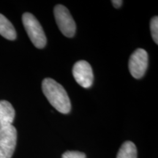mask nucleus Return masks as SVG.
<instances>
[{
	"label": "nucleus",
	"instance_id": "nucleus-5",
	"mask_svg": "<svg viewBox=\"0 0 158 158\" xmlns=\"http://www.w3.org/2000/svg\"><path fill=\"white\" fill-rule=\"evenodd\" d=\"M17 141V130L11 125L0 131V158H11Z\"/></svg>",
	"mask_w": 158,
	"mask_h": 158
},
{
	"label": "nucleus",
	"instance_id": "nucleus-8",
	"mask_svg": "<svg viewBox=\"0 0 158 158\" xmlns=\"http://www.w3.org/2000/svg\"><path fill=\"white\" fill-rule=\"evenodd\" d=\"M0 35L9 40H14L16 38V31L13 25L5 15L1 13H0Z\"/></svg>",
	"mask_w": 158,
	"mask_h": 158
},
{
	"label": "nucleus",
	"instance_id": "nucleus-1",
	"mask_svg": "<svg viewBox=\"0 0 158 158\" xmlns=\"http://www.w3.org/2000/svg\"><path fill=\"white\" fill-rule=\"evenodd\" d=\"M42 89L48 102L56 110L64 114L70 111V100L62 85L54 79L47 78L43 81Z\"/></svg>",
	"mask_w": 158,
	"mask_h": 158
},
{
	"label": "nucleus",
	"instance_id": "nucleus-11",
	"mask_svg": "<svg viewBox=\"0 0 158 158\" xmlns=\"http://www.w3.org/2000/svg\"><path fill=\"white\" fill-rule=\"evenodd\" d=\"M62 158H86V155L81 152L68 151L63 154Z\"/></svg>",
	"mask_w": 158,
	"mask_h": 158
},
{
	"label": "nucleus",
	"instance_id": "nucleus-3",
	"mask_svg": "<svg viewBox=\"0 0 158 158\" xmlns=\"http://www.w3.org/2000/svg\"><path fill=\"white\" fill-rule=\"evenodd\" d=\"M54 13L61 32L68 37H73L76 33V25L68 9L64 5H57L55 6Z\"/></svg>",
	"mask_w": 158,
	"mask_h": 158
},
{
	"label": "nucleus",
	"instance_id": "nucleus-2",
	"mask_svg": "<svg viewBox=\"0 0 158 158\" xmlns=\"http://www.w3.org/2000/svg\"><path fill=\"white\" fill-rule=\"evenodd\" d=\"M22 22L33 45L37 48H44L47 43L46 37L36 18L31 13H25L22 15Z\"/></svg>",
	"mask_w": 158,
	"mask_h": 158
},
{
	"label": "nucleus",
	"instance_id": "nucleus-7",
	"mask_svg": "<svg viewBox=\"0 0 158 158\" xmlns=\"http://www.w3.org/2000/svg\"><path fill=\"white\" fill-rule=\"evenodd\" d=\"M15 112L8 101L0 100V131L13 125Z\"/></svg>",
	"mask_w": 158,
	"mask_h": 158
},
{
	"label": "nucleus",
	"instance_id": "nucleus-4",
	"mask_svg": "<svg viewBox=\"0 0 158 158\" xmlns=\"http://www.w3.org/2000/svg\"><path fill=\"white\" fill-rule=\"evenodd\" d=\"M148 53L143 48H138L134 51L129 59V70L131 76L136 79L142 78L148 68Z\"/></svg>",
	"mask_w": 158,
	"mask_h": 158
},
{
	"label": "nucleus",
	"instance_id": "nucleus-10",
	"mask_svg": "<svg viewBox=\"0 0 158 158\" xmlns=\"http://www.w3.org/2000/svg\"><path fill=\"white\" fill-rule=\"evenodd\" d=\"M150 29H151V35L153 40L156 44L158 43V17L155 16L150 21Z\"/></svg>",
	"mask_w": 158,
	"mask_h": 158
},
{
	"label": "nucleus",
	"instance_id": "nucleus-6",
	"mask_svg": "<svg viewBox=\"0 0 158 158\" xmlns=\"http://www.w3.org/2000/svg\"><path fill=\"white\" fill-rule=\"evenodd\" d=\"M73 75L76 82L84 88H89L92 85L94 75L91 65L84 60L76 62L73 68Z\"/></svg>",
	"mask_w": 158,
	"mask_h": 158
},
{
	"label": "nucleus",
	"instance_id": "nucleus-12",
	"mask_svg": "<svg viewBox=\"0 0 158 158\" xmlns=\"http://www.w3.org/2000/svg\"><path fill=\"white\" fill-rule=\"evenodd\" d=\"M111 2L114 7H116V8H119V7L122 5L123 2H122V0H113V1H111Z\"/></svg>",
	"mask_w": 158,
	"mask_h": 158
},
{
	"label": "nucleus",
	"instance_id": "nucleus-9",
	"mask_svg": "<svg viewBox=\"0 0 158 158\" xmlns=\"http://www.w3.org/2000/svg\"><path fill=\"white\" fill-rule=\"evenodd\" d=\"M138 153L135 145L132 141H126L118 150L116 158H137Z\"/></svg>",
	"mask_w": 158,
	"mask_h": 158
}]
</instances>
